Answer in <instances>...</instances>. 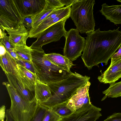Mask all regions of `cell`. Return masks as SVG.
Returning <instances> with one entry per match:
<instances>
[{
  "label": "cell",
  "instance_id": "cell-1",
  "mask_svg": "<svg viewBox=\"0 0 121 121\" xmlns=\"http://www.w3.org/2000/svg\"><path fill=\"white\" fill-rule=\"evenodd\" d=\"M119 28L104 31H101L99 28L86 34L81 58L88 69L100 63L107 64L121 45V31Z\"/></svg>",
  "mask_w": 121,
  "mask_h": 121
},
{
  "label": "cell",
  "instance_id": "cell-2",
  "mask_svg": "<svg viewBox=\"0 0 121 121\" xmlns=\"http://www.w3.org/2000/svg\"><path fill=\"white\" fill-rule=\"evenodd\" d=\"M90 77L76 72L72 73L66 78L48 84L51 96L47 101L39 102L41 105L49 109L68 102L80 87L89 81Z\"/></svg>",
  "mask_w": 121,
  "mask_h": 121
},
{
  "label": "cell",
  "instance_id": "cell-3",
  "mask_svg": "<svg viewBox=\"0 0 121 121\" xmlns=\"http://www.w3.org/2000/svg\"><path fill=\"white\" fill-rule=\"evenodd\" d=\"M32 60L37 79L48 84L67 78L72 73L64 70L46 56L42 47L31 48Z\"/></svg>",
  "mask_w": 121,
  "mask_h": 121
},
{
  "label": "cell",
  "instance_id": "cell-4",
  "mask_svg": "<svg viewBox=\"0 0 121 121\" xmlns=\"http://www.w3.org/2000/svg\"><path fill=\"white\" fill-rule=\"evenodd\" d=\"M95 0H79L71 7L70 17L81 33L95 31V22L93 14Z\"/></svg>",
  "mask_w": 121,
  "mask_h": 121
},
{
  "label": "cell",
  "instance_id": "cell-5",
  "mask_svg": "<svg viewBox=\"0 0 121 121\" xmlns=\"http://www.w3.org/2000/svg\"><path fill=\"white\" fill-rule=\"evenodd\" d=\"M8 91L11 101L10 112L16 121H31L38 104L36 99L29 102L24 99L8 82H3Z\"/></svg>",
  "mask_w": 121,
  "mask_h": 121
},
{
  "label": "cell",
  "instance_id": "cell-6",
  "mask_svg": "<svg viewBox=\"0 0 121 121\" xmlns=\"http://www.w3.org/2000/svg\"><path fill=\"white\" fill-rule=\"evenodd\" d=\"M64 37L66 41L63 49L64 56L73 61L81 55L85 39L79 35L76 29H71Z\"/></svg>",
  "mask_w": 121,
  "mask_h": 121
},
{
  "label": "cell",
  "instance_id": "cell-7",
  "mask_svg": "<svg viewBox=\"0 0 121 121\" xmlns=\"http://www.w3.org/2000/svg\"><path fill=\"white\" fill-rule=\"evenodd\" d=\"M22 18L13 0H0V25L16 27L22 23Z\"/></svg>",
  "mask_w": 121,
  "mask_h": 121
},
{
  "label": "cell",
  "instance_id": "cell-8",
  "mask_svg": "<svg viewBox=\"0 0 121 121\" xmlns=\"http://www.w3.org/2000/svg\"><path fill=\"white\" fill-rule=\"evenodd\" d=\"M66 18L53 24L46 29L32 43L31 48L42 47L50 43L60 40L62 36H65L67 31L65 28Z\"/></svg>",
  "mask_w": 121,
  "mask_h": 121
},
{
  "label": "cell",
  "instance_id": "cell-9",
  "mask_svg": "<svg viewBox=\"0 0 121 121\" xmlns=\"http://www.w3.org/2000/svg\"><path fill=\"white\" fill-rule=\"evenodd\" d=\"M89 81L77 90L67 102V105L73 112L87 107L91 104L89 90L91 85Z\"/></svg>",
  "mask_w": 121,
  "mask_h": 121
},
{
  "label": "cell",
  "instance_id": "cell-10",
  "mask_svg": "<svg viewBox=\"0 0 121 121\" xmlns=\"http://www.w3.org/2000/svg\"><path fill=\"white\" fill-rule=\"evenodd\" d=\"M22 17L33 16L40 12L46 4L45 0H13Z\"/></svg>",
  "mask_w": 121,
  "mask_h": 121
},
{
  "label": "cell",
  "instance_id": "cell-11",
  "mask_svg": "<svg viewBox=\"0 0 121 121\" xmlns=\"http://www.w3.org/2000/svg\"><path fill=\"white\" fill-rule=\"evenodd\" d=\"M101 110L91 104L59 121H96L102 116Z\"/></svg>",
  "mask_w": 121,
  "mask_h": 121
},
{
  "label": "cell",
  "instance_id": "cell-12",
  "mask_svg": "<svg viewBox=\"0 0 121 121\" xmlns=\"http://www.w3.org/2000/svg\"><path fill=\"white\" fill-rule=\"evenodd\" d=\"M2 27L9 35V42L14 48L17 45L26 44V40L29 37V30L24 26L22 23L15 28Z\"/></svg>",
  "mask_w": 121,
  "mask_h": 121
},
{
  "label": "cell",
  "instance_id": "cell-13",
  "mask_svg": "<svg viewBox=\"0 0 121 121\" xmlns=\"http://www.w3.org/2000/svg\"><path fill=\"white\" fill-rule=\"evenodd\" d=\"M5 73L9 82L12 85L25 100L29 102H32L36 99L35 95L33 94L32 92L27 89L22 83L18 68L14 74L10 73Z\"/></svg>",
  "mask_w": 121,
  "mask_h": 121
},
{
  "label": "cell",
  "instance_id": "cell-14",
  "mask_svg": "<svg viewBox=\"0 0 121 121\" xmlns=\"http://www.w3.org/2000/svg\"><path fill=\"white\" fill-rule=\"evenodd\" d=\"M71 6H66L64 10L56 17L47 24L31 28L29 31V37L37 38L46 29L60 21L70 17Z\"/></svg>",
  "mask_w": 121,
  "mask_h": 121
},
{
  "label": "cell",
  "instance_id": "cell-15",
  "mask_svg": "<svg viewBox=\"0 0 121 121\" xmlns=\"http://www.w3.org/2000/svg\"><path fill=\"white\" fill-rule=\"evenodd\" d=\"M121 78V61L112 65L98 77L99 81L105 84L115 82Z\"/></svg>",
  "mask_w": 121,
  "mask_h": 121
},
{
  "label": "cell",
  "instance_id": "cell-16",
  "mask_svg": "<svg viewBox=\"0 0 121 121\" xmlns=\"http://www.w3.org/2000/svg\"><path fill=\"white\" fill-rule=\"evenodd\" d=\"M101 6L99 11L107 20L115 25L121 24V4L109 6L105 3Z\"/></svg>",
  "mask_w": 121,
  "mask_h": 121
},
{
  "label": "cell",
  "instance_id": "cell-17",
  "mask_svg": "<svg viewBox=\"0 0 121 121\" xmlns=\"http://www.w3.org/2000/svg\"><path fill=\"white\" fill-rule=\"evenodd\" d=\"M17 67L22 83L30 91H35L37 80L36 75L25 68L17 64Z\"/></svg>",
  "mask_w": 121,
  "mask_h": 121
},
{
  "label": "cell",
  "instance_id": "cell-18",
  "mask_svg": "<svg viewBox=\"0 0 121 121\" xmlns=\"http://www.w3.org/2000/svg\"><path fill=\"white\" fill-rule=\"evenodd\" d=\"M45 55L50 61L62 69L70 73H72L70 69L74 65L66 57L55 53L45 54Z\"/></svg>",
  "mask_w": 121,
  "mask_h": 121
},
{
  "label": "cell",
  "instance_id": "cell-19",
  "mask_svg": "<svg viewBox=\"0 0 121 121\" xmlns=\"http://www.w3.org/2000/svg\"><path fill=\"white\" fill-rule=\"evenodd\" d=\"M35 99L39 102L48 100L51 96V94L48 84L36 80L35 89Z\"/></svg>",
  "mask_w": 121,
  "mask_h": 121
},
{
  "label": "cell",
  "instance_id": "cell-20",
  "mask_svg": "<svg viewBox=\"0 0 121 121\" xmlns=\"http://www.w3.org/2000/svg\"><path fill=\"white\" fill-rule=\"evenodd\" d=\"M0 65L5 73L14 74L17 69L16 60L7 51L4 55L0 56Z\"/></svg>",
  "mask_w": 121,
  "mask_h": 121
},
{
  "label": "cell",
  "instance_id": "cell-21",
  "mask_svg": "<svg viewBox=\"0 0 121 121\" xmlns=\"http://www.w3.org/2000/svg\"><path fill=\"white\" fill-rule=\"evenodd\" d=\"M46 4L43 10L39 13L33 16L32 28H34L54 10L56 9L50 4L48 0H45Z\"/></svg>",
  "mask_w": 121,
  "mask_h": 121
},
{
  "label": "cell",
  "instance_id": "cell-22",
  "mask_svg": "<svg viewBox=\"0 0 121 121\" xmlns=\"http://www.w3.org/2000/svg\"><path fill=\"white\" fill-rule=\"evenodd\" d=\"M109 84V87L102 92L105 96L102 99L101 101L104 100L107 97L116 98L121 96V81L110 83Z\"/></svg>",
  "mask_w": 121,
  "mask_h": 121
},
{
  "label": "cell",
  "instance_id": "cell-23",
  "mask_svg": "<svg viewBox=\"0 0 121 121\" xmlns=\"http://www.w3.org/2000/svg\"><path fill=\"white\" fill-rule=\"evenodd\" d=\"M18 59L32 62L31 49L26 44L18 45L14 47Z\"/></svg>",
  "mask_w": 121,
  "mask_h": 121
},
{
  "label": "cell",
  "instance_id": "cell-24",
  "mask_svg": "<svg viewBox=\"0 0 121 121\" xmlns=\"http://www.w3.org/2000/svg\"><path fill=\"white\" fill-rule=\"evenodd\" d=\"M67 102L57 105L51 109L62 118L68 117L73 113V112L67 106Z\"/></svg>",
  "mask_w": 121,
  "mask_h": 121
},
{
  "label": "cell",
  "instance_id": "cell-25",
  "mask_svg": "<svg viewBox=\"0 0 121 121\" xmlns=\"http://www.w3.org/2000/svg\"><path fill=\"white\" fill-rule=\"evenodd\" d=\"M0 42L3 44L7 51L10 53L14 50V48L10 43L9 36H7L5 31V30L0 25Z\"/></svg>",
  "mask_w": 121,
  "mask_h": 121
},
{
  "label": "cell",
  "instance_id": "cell-26",
  "mask_svg": "<svg viewBox=\"0 0 121 121\" xmlns=\"http://www.w3.org/2000/svg\"><path fill=\"white\" fill-rule=\"evenodd\" d=\"M48 109L39 103L35 113L31 121H42Z\"/></svg>",
  "mask_w": 121,
  "mask_h": 121
},
{
  "label": "cell",
  "instance_id": "cell-27",
  "mask_svg": "<svg viewBox=\"0 0 121 121\" xmlns=\"http://www.w3.org/2000/svg\"><path fill=\"white\" fill-rule=\"evenodd\" d=\"M65 8V7L60 9H55L43 20L37 26H40L47 24L51 20L56 17L64 10Z\"/></svg>",
  "mask_w": 121,
  "mask_h": 121
},
{
  "label": "cell",
  "instance_id": "cell-28",
  "mask_svg": "<svg viewBox=\"0 0 121 121\" xmlns=\"http://www.w3.org/2000/svg\"><path fill=\"white\" fill-rule=\"evenodd\" d=\"M62 118L51 109H48L42 121H59Z\"/></svg>",
  "mask_w": 121,
  "mask_h": 121
},
{
  "label": "cell",
  "instance_id": "cell-29",
  "mask_svg": "<svg viewBox=\"0 0 121 121\" xmlns=\"http://www.w3.org/2000/svg\"><path fill=\"white\" fill-rule=\"evenodd\" d=\"M16 61L17 64L20 65L36 75L32 62L19 59L16 60Z\"/></svg>",
  "mask_w": 121,
  "mask_h": 121
},
{
  "label": "cell",
  "instance_id": "cell-30",
  "mask_svg": "<svg viewBox=\"0 0 121 121\" xmlns=\"http://www.w3.org/2000/svg\"><path fill=\"white\" fill-rule=\"evenodd\" d=\"M111 59V61L110 65H112L121 61V45L117 52L113 54Z\"/></svg>",
  "mask_w": 121,
  "mask_h": 121
},
{
  "label": "cell",
  "instance_id": "cell-31",
  "mask_svg": "<svg viewBox=\"0 0 121 121\" xmlns=\"http://www.w3.org/2000/svg\"><path fill=\"white\" fill-rule=\"evenodd\" d=\"M33 17H22V23L26 28L29 31L32 28Z\"/></svg>",
  "mask_w": 121,
  "mask_h": 121
},
{
  "label": "cell",
  "instance_id": "cell-32",
  "mask_svg": "<svg viewBox=\"0 0 121 121\" xmlns=\"http://www.w3.org/2000/svg\"><path fill=\"white\" fill-rule=\"evenodd\" d=\"M103 121H121V113H115Z\"/></svg>",
  "mask_w": 121,
  "mask_h": 121
},
{
  "label": "cell",
  "instance_id": "cell-33",
  "mask_svg": "<svg viewBox=\"0 0 121 121\" xmlns=\"http://www.w3.org/2000/svg\"><path fill=\"white\" fill-rule=\"evenodd\" d=\"M61 3L66 6H72L75 3L79 1V0H59Z\"/></svg>",
  "mask_w": 121,
  "mask_h": 121
},
{
  "label": "cell",
  "instance_id": "cell-34",
  "mask_svg": "<svg viewBox=\"0 0 121 121\" xmlns=\"http://www.w3.org/2000/svg\"><path fill=\"white\" fill-rule=\"evenodd\" d=\"M5 117L6 121H16L10 113L9 109L6 110Z\"/></svg>",
  "mask_w": 121,
  "mask_h": 121
},
{
  "label": "cell",
  "instance_id": "cell-35",
  "mask_svg": "<svg viewBox=\"0 0 121 121\" xmlns=\"http://www.w3.org/2000/svg\"><path fill=\"white\" fill-rule=\"evenodd\" d=\"M7 51L3 44L0 42V56H2L4 55Z\"/></svg>",
  "mask_w": 121,
  "mask_h": 121
},
{
  "label": "cell",
  "instance_id": "cell-36",
  "mask_svg": "<svg viewBox=\"0 0 121 121\" xmlns=\"http://www.w3.org/2000/svg\"><path fill=\"white\" fill-rule=\"evenodd\" d=\"M1 108L2 109V118L0 119V121H4V120L5 117L6 112H5V107L3 105L1 106Z\"/></svg>",
  "mask_w": 121,
  "mask_h": 121
},
{
  "label": "cell",
  "instance_id": "cell-37",
  "mask_svg": "<svg viewBox=\"0 0 121 121\" xmlns=\"http://www.w3.org/2000/svg\"><path fill=\"white\" fill-rule=\"evenodd\" d=\"M9 53L15 60L18 59L16 52L14 50V49L13 51Z\"/></svg>",
  "mask_w": 121,
  "mask_h": 121
},
{
  "label": "cell",
  "instance_id": "cell-38",
  "mask_svg": "<svg viewBox=\"0 0 121 121\" xmlns=\"http://www.w3.org/2000/svg\"><path fill=\"white\" fill-rule=\"evenodd\" d=\"M117 1L121 3V0H117Z\"/></svg>",
  "mask_w": 121,
  "mask_h": 121
}]
</instances>
